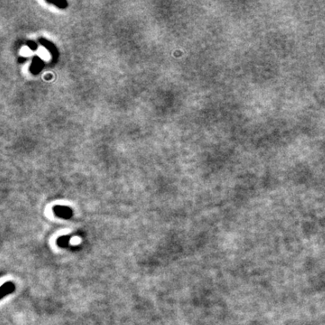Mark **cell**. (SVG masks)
Returning <instances> with one entry per match:
<instances>
[{"label":"cell","mask_w":325,"mask_h":325,"mask_svg":"<svg viewBox=\"0 0 325 325\" xmlns=\"http://www.w3.org/2000/svg\"><path fill=\"white\" fill-rule=\"evenodd\" d=\"M1 289H2L1 290V298L3 299L8 294H10L11 292H14V290H16V286H14V284L13 283H6L2 286Z\"/></svg>","instance_id":"1"},{"label":"cell","mask_w":325,"mask_h":325,"mask_svg":"<svg viewBox=\"0 0 325 325\" xmlns=\"http://www.w3.org/2000/svg\"><path fill=\"white\" fill-rule=\"evenodd\" d=\"M59 209V210L58 212H62V214L60 215V217H62V218H69V216H70V214H72V212H70V210L68 209L67 210H65L64 208H58Z\"/></svg>","instance_id":"2"}]
</instances>
